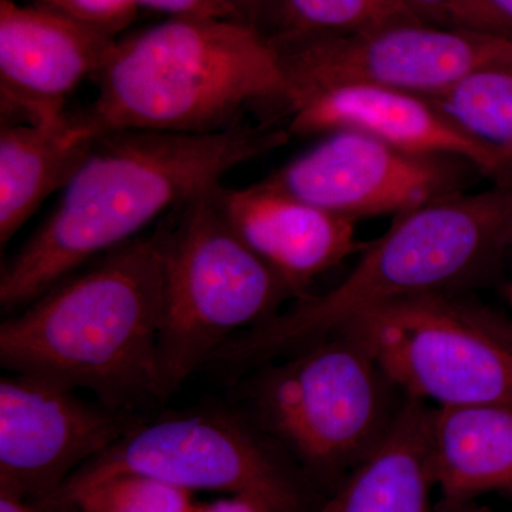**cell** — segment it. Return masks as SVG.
Returning <instances> with one entry per match:
<instances>
[{
	"mask_svg": "<svg viewBox=\"0 0 512 512\" xmlns=\"http://www.w3.org/2000/svg\"><path fill=\"white\" fill-rule=\"evenodd\" d=\"M288 128L222 133L120 130L101 134L55 210L0 272V306L12 313L101 255L141 237L175 208L221 184L239 165L285 146Z\"/></svg>",
	"mask_w": 512,
	"mask_h": 512,
	"instance_id": "cell-1",
	"label": "cell"
},
{
	"mask_svg": "<svg viewBox=\"0 0 512 512\" xmlns=\"http://www.w3.org/2000/svg\"><path fill=\"white\" fill-rule=\"evenodd\" d=\"M511 241L512 185L460 192L404 212L335 288L302 296L275 318L239 333L211 365L245 375L392 303L456 296L494 274Z\"/></svg>",
	"mask_w": 512,
	"mask_h": 512,
	"instance_id": "cell-2",
	"label": "cell"
},
{
	"mask_svg": "<svg viewBox=\"0 0 512 512\" xmlns=\"http://www.w3.org/2000/svg\"><path fill=\"white\" fill-rule=\"evenodd\" d=\"M164 284L156 232L101 255L0 325V365L131 413L157 402Z\"/></svg>",
	"mask_w": 512,
	"mask_h": 512,
	"instance_id": "cell-3",
	"label": "cell"
},
{
	"mask_svg": "<svg viewBox=\"0 0 512 512\" xmlns=\"http://www.w3.org/2000/svg\"><path fill=\"white\" fill-rule=\"evenodd\" d=\"M82 111L101 134H210L247 126L248 113L289 117V89L271 39L238 19L168 18L117 39Z\"/></svg>",
	"mask_w": 512,
	"mask_h": 512,
	"instance_id": "cell-4",
	"label": "cell"
},
{
	"mask_svg": "<svg viewBox=\"0 0 512 512\" xmlns=\"http://www.w3.org/2000/svg\"><path fill=\"white\" fill-rule=\"evenodd\" d=\"M212 191L165 215L156 231L164 284L157 402L210 365L229 340L296 301L295 292L231 228Z\"/></svg>",
	"mask_w": 512,
	"mask_h": 512,
	"instance_id": "cell-5",
	"label": "cell"
},
{
	"mask_svg": "<svg viewBox=\"0 0 512 512\" xmlns=\"http://www.w3.org/2000/svg\"><path fill=\"white\" fill-rule=\"evenodd\" d=\"M244 384L248 419L303 473L352 470L386 436L402 409L396 384L346 332L256 367Z\"/></svg>",
	"mask_w": 512,
	"mask_h": 512,
	"instance_id": "cell-6",
	"label": "cell"
},
{
	"mask_svg": "<svg viewBox=\"0 0 512 512\" xmlns=\"http://www.w3.org/2000/svg\"><path fill=\"white\" fill-rule=\"evenodd\" d=\"M143 474L185 491L241 495L272 512L308 511V483L278 444L247 414L198 407L140 420L66 484Z\"/></svg>",
	"mask_w": 512,
	"mask_h": 512,
	"instance_id": "cell-7",
	"label": "cell"
},
{
	"mask_svg": "<svg viewBox=\"0 0 512 512\" xmlns=\"http://www.w3.org/2000/svg\"><path fill=\"white\" fill-rule=\"evenodd\" d=\"M339 332L359 340L404 396L436 406L512 403V346L484 308L454 296L407 299Z\"/></svg>",
	"mask_w": 512,
	"mask_h": 512,
	"instance_id": "cell-8",
	"label": "cell"
},
{
	"mask_svg": "<svg viewBox=\"0 0 512 512\" xmlns=\"http://www.w3.org/2000/svg\"><path fill=\"white\" fill-rule=\"evenodd\" d=\"M293 104L329 87L366 83L433 99L477 73L512 69V36L402 23L352 36L269 37Z\"/></svg>",
	"mask_w": 512,
	"mask_h": 512,
	"instance_id": "cell-9",
	"label": "cell"
},
{
	"mask_svg": "<svg viewBox=\"0 0 512 512\" xmlns=\"http://www.w3.org/2000/svg\"><path fill=\"white\" fill-rule=\"evenodd\" d=\"M477 174L460 158L407 153L366 134L340 130L325 134L262 181L356 221L397 217L466 192Z\"/></svg>",
	"mask_w": 512,
	"mask_h": 512,
	"instance_id": "cell-10",
	"label": "cell"
},
{
	"mask_svg": "<svg viewBox=\"0 0 512 512\" xmlns=\"http://www.w3.org/2000/svg\"><path fill=\"white\" fill-rule=\"evenodd\" d=\"M140 421L52 380H0V494L37 504Z\"/></svg>",
	"mask_w": 512,
	"mask_h": 512,
	"instance_id": "cell-11",
	"label": "cell"
},
{
	"mask_svg": "<svg viewBox=\"0 0 512 512\" xmlns=\"http://www.w3.org/2000/svg\"><path fill=\"white\" fill-rule=\"evenodd\" d=\"M116 36L39 3L0 0L2 123L59 124L67 103L97 77Z\"/></svg>",
	"mask_w": 512,
	"mask_h": 512,
	"instance_id": "cell-12",
	"label": "cell"
},
{
	"mask_svg": "<svg viewBox=\"0 0 512 512\" xmlns=\"http://www.w3.org/2000/svg\"><path fill=\"white\" fill-rule=\"evenodd\" d=\"M291 136H325L349 130L421 156L454 157L473 164L484 177L503 184V168L439 104L419 94L349 83L329 87L293 104Z\"/></svg>",
	"mask_w": 512,
	"mask_h": 512,
	"instance_id": "cell-13",
	"label": "cell"
},
{
	"mask_svg": "<svg viewBox=\"0 0 512 512\" xmlns=\"http://www.w3.org/2000/svg\"><path fill=\"white\" fill-rule=\"evenodd\" d=\"M212 192L238 237L295 292L296 299L359 247L355 221L265 181L245 188L220 184Z\"/></svg>",
	"mask_w": 512,
	"mask_h": 512,
	"instance_id": "cell-14",
	"label": "cell"
},
{
	"mask_svg": "<svg viewBox=\"0 0 512 512\" xmlns=\"http://www.w3.org/2000/svg\"><path fill=\"white\" fill-rule=\"evenodd\" d=\"M434 483L450 507L512 493V403L430 407Z\"/></svg>",
	"mask_w": 512,
	"mask_h": 512,
	"instance_id": "cell-15",
	"label": "cell"
},
{
	"mask_svg": "<svg viewBox=\"0 0 512 512\" xmlns=\"http://www.w3.org/2000/svg\"><path fill=\"white\" fill-rule=\"evenodd\" d=\"M99 134L82 113L59 124L2 123L0 127V247L84 163Z\"/></svg>",
	"mask_w": 512,
	"mask_h": 512,
	"instance_id": "cell-16",
	"label": "cell"
},
{
	"mask_svg": "<svg viewBox=\"0 0 512 512\" xmlns=\"http://www.w3.org/2000/svg\"><path fill=\"white\" fill-rule=\"evenodd\" d=\"M429 404L407 397L386 436L318 512H430L434 483Z\"/></svg>",
	"mask_w": 512,
	"mask_h": 512,
	"instance_id": "cell-17",
	"label": "cell"
},
{
	"mask_svg": "<svg viewBox=\"0 0 512 512\" xmlns=\"http://www.w3.org/2000/svg\"><path fill=\"white\" fill-rule=\"evenodd\" d=\"M431 100L494 154L512 185V69L477 73Z\"/></svg>",
	"mask_w": 512,
	"mask_h": 512,
	"instance_id": "cell-18",
	"label": "cell"
},
{
	"mask_svg": "<svg viewBox=\"0 0 512 512\" xmlns=\"http://www.w3.org/2000/svg\"><path fill=\"white\" fill-rule=\"evenodd\" d=\"M36 505L62 512H197L200 507L194 493L133 473L62 485Z\"/></svg>",
	"mask_w": 512,
	"mask_h": 512,
	"instance_id": "cell-19",
	"label": "cell"
},
{
	"mask_svg": "<svg viewBox=\"0 0 512 512\" xmlns=\"http://www.w3.org/2000/svg\"><path fill=\"white\" fill-rule=\"evenodd\" d=\"M414 22L407 0H285L268 37L362 35Z\"/></svg>",
	"mask_w": 512,
	"mask_h": 512,
	"instance_id": "cell-20",
	"label": "cell"
},
{
	"mask_svg": "<svg viewBox=\"0 0 512 512\" xmlns=\"http://www.w3.org/2000/svg\"><path fill=\"white\" fill-rule=\"evenodd\" d=\"M421 22L441 28L480 30L512 36L485 0H407Z\"/></svg>",
	"mask_w": 512,
	"mask_h": 512,
	"instance_id": "cell-21",
	"label": "cell"
},
{
	"mask_svg": "<svg viewBox=\"0 0 512 512\" xmlns=\"http://www.w3.org/2000/svg\"><path fill=\"white\" fill-rule=\"evenodd\" d=\"M90 23L116 36L136 19L138 8L133 0H33Z\"/></svg>",
	"mask_w": 512,
	"mask_h": 512,
	"instance_id": "cell-22",
	"label": "cell"
},
{
	"mask_svg": "<svg viewBox=\"0 0 512 512\" xmlns=\"http://www.w3.org/2000/svg\"><path fill=\"white\" fill-rule=\"evenodd\" d=\"M133 2L138 9L144 8L164 13L168 18L238 19L231 0H133Z\"/></svg>",
	"mask_w": 512,
	"mask_h": 512,
	"instance_id": "cell-23",
	"label": "cell"
},
{
	"mask_svg": "<svg viewBox=\"0 0 512 512\" xmlns=\"http://www.w3.org/2000/svg\"><path fill=\"white\" fill-rule=\"evenodd\" d=\"M284 2L285 0H231L238 19L261 30L266 36L274 29Z\"/></svg>",
	"mask_w": 512,
	"mask_h": 512,
	"instance_id": "cell-24",
	"label": "cell"
},
{
	"mask_svg": "<svg viewBox=\"0 0 512 512\" xmlns=\"http://www.w3.org/2000/svg\"><path fill=\"white\" fill-rule=\"evenodd\" d=\"M197 512H272L265 505L241 495H229L214 503L200 504Z\"/></svg>",
	"mask_w": 512,
	"mask_h": 512,
	"instance_id": "cell-25",
	"label": "cell"
},
{
	"mask_svg": "<svg viewBox=\"0 0 512 512\" xmlns=\"http://www.w3.org/2000/svg\"><path fill=\"white\" fill-rule=\"evenodd\" d=\"M0 512H62L47 511L29 501L20 500L9 494H0Z\"/></svg>",
	"mask_w": 512,
	"mask_h": 512,
	"instance_id": "cell-26",
	"label": "cell"
},
{
	"mask_svg": "<svg viewBox=\"0 0 512 512\" xmlns=\"http://www.w3.org/2000/svg\"><path fill=\"white\" fill-rule=\"evenodd\" d=\"M485 318H487L491 328H493L505 342L510 343L512 346V320L505 318V316L498 315V313L487 311V309H485Z\"/></svg>",
	"mask_w": 512,
	"mask_h": 512,
	"instance_id": "cell-27",
	"label": "cell"
},
{
	"mask_svg": "<svg viewBox=\"0 0 512 512\" xmlns=\"http://www.w3.org/2000/svg\"><path fill=\"white\" fill-rule=\"evenodd\" d=\"M490 8L507 23L512 30V0H485Z\"/></svg>",
	"mask_w": 512,
	"mask_h": 512,
	"instance_id": "cell-28",
	"label": "cell"
},
{
	"mask_svg": "<svg viewBox=\"0 0 512 512\" xmlns=\"http://www.w3.org/2000/svg\"><path fill=\"white\" fill-rule=\"evenodd\" d=\"M507 295H508V298H510V301L512 302V284L510 286H508Z\"/></svg>",
	"mask_w": 512,
	"mask_h": 512,
	"instance_id": "cell-29",
	"label": "cell"
},
{
	"mask_svg": "<svg viewBox=\"0 0 512 512\" xmlns=\"http://www.w3.org/2000/svg\"><path fill=\"white\" fill-rule=\"evenodd\" d=\"M511 252H512V241H511L510 252H508V254H511Z\"/></svg>",
	"mask_w": 512,
	"mask_h": 512,
	"instance_id": "cell-30",
	"label": "cell"
}]
</instances>
